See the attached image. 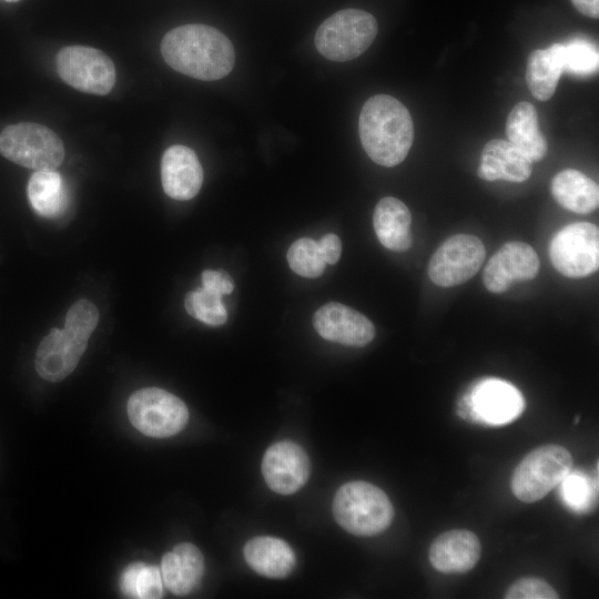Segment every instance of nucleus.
I'll return each instance as SVG.
<instances>
[{
  "instance_id": "7ed1b4c3",
  "label": "nucleus",
  "mask_w": 599,
  "mask_h": 599,
  "mask_svg": "<svg viewBox=\"0 0 599 599\" xmlns=\"http://www.w3.org/2000/svg\"><path fill=\"white\" fill-rule=\"evenodd\" d=\"M333 514L346 531L368 537L388 528L394 517V508L380 488L356 480L346 483L337 490Z\"/></svg>"
},
{
  "instance_id": "6e6552de",
  "label": "nucleus",
  "mask_w": 599,
  "mask_h": 599,
  "mask_svg": "<svg viewBox=\"0 0 599 599\" xmlns=\"http://www.w3.org/2000/svg\"><path fill=\"white\" fill-rule=\"evenodd\" d=\"M554 267L571 278L586 277L599 267V230L588 222H577L558 231L549 244Z\"/></svg>"
},
{
  "instance_id": "a878e982",
  "label": "nucleus",
  "mask_w": 599,
  "mask_h": 599,
  "mask_svg": "<svg viewBox=\"0 0 599 599\" xmlns=\"http://www.w3.org/2000/svg\"><path fill=\"white\" fill-rule=\"evenodd\" d=\"M120 589L125 597L155 599L163 595V580L158 567L133 562L121 573Z\"/></svg>"
},
{
  "instance_id": "7c9ffc66",
  "label": "nucleus",
  "mask_w": 599,
  "mask_h": 599,
  "mask_svg": "<svg viewBox=\"0 0 599 599\" xmlns=\"http://www.w3.org/2000/svg\"><path fill=\"white\" fill-rule=\"evenodd\" d=\"M556 590L539 578H522L512 583L505 593L507 599H557Z\"/></svg>"
},
{
  "instance_id": "412c9836",
  "label": "nucleus",
  "mask_w": 599,
  "mask_h": 599,
  "mask_svg": "<svg viewBox=\"0 0 599 599\" xmlns=\"http://www.w3.org/2000/svg\"><path fill=\"white\" fill-rule=\"evenodd\" d=\"M410 222L408 207L396 197H384L375 206V233L383 246L390 251L404 252L412 246Z\"/></svg>"
},
{
  "instance_id": "dca6fc26",
  "label": "nucleus",
  "mask_w": 599,
  "mask_h": 599,
  "mask_svg": "<svg viewBox=\"0 0 599 599\" xmlns=\"http://www.w3.org/2000/svg\"><path fill=\"white\" fill-rule=\"evenodd\" d=\"M161 180L166 195L174 200L193 199L203 182V170L195 152L185 145H172L161 160Z\"/></svg>"
},
{
  "instance_id": "39448f33",
  "label": "nucleus",
  "mask_w": 599,
  "mask_h": 599,
  "mask_svg": "<svg viewBox=\"0 0 599 599\" xmlns=\"http://www.w3.org/2000/svg\"><path fill=\"white\" fill-rule=\"evenodd\" d=\"M0 153L28 169L55 170L64 159V145L51 129L34 122H20L2 130Z\"/></svg>"
},
{
  "instance_id": "2f4dec72",
  "label": "nucleus",
  "mask_w": 599,
  "mask_h": 599,
  "mask_svg": "<svg viewBox=\"0 0 599 599\" xmlns=\"http://www.w3.org/2000/svg\"><path fill=\"white\" fill-rule=\"evenodd\" d=\"M561 483L564 499L570 507L582 509L589 505L592 498V488L585 476L580 474H568Z\"/></svg>"
},
{
  "instance_id": "bb28decb",
  "label": "nucleus",
  "mask_w": 599,
  "mask_h": 599,
  "mask_svg": "<svg viewBox=\"0 0 599 599\" xmlns=\"http://www.w3.org/2000/svg\"><path fill=\"white\" fill-rule=\"evenodd\" d=\"M184 307L189 315L211 326H220L227 319L222 296L203 286L186 294Z\"/></svg>"
},
{
  "instance_id": "f704fd0d",
  "label": "nucleus",
  "mask_w": 599,
  "mask_h": 599,
  "mask_svg": "<svg viewBox=\"0 0 599 599\" xmlns=\"http://www.w3.org/2000/svg\"><path fill=\"white\" fill-rule=\"evenodd\" d=\"M571 2L580 13L593 19L599 17V0H571Z\"/></svg>"
},
{
  "instance_id": "f8f14e48",
  "label": "nucleus",
  "mask_w": 599,
  "mask_h": 599,
  "mask_svg": "<svg viewBox=\"0 0 599 599\" xmlns=\"http://www.w3.org/2000/svg\"><path fill=\"white\" fill-rule=\"evenodd\" d=\"M463 402L459 407H466L470 414L493 425L514 420L525 407L520 392L508 382L497 378L478 383Z\"/></svg>"
},
{
  "instance_id": "c9c22d12",
  "label": "nucleus",
  "mask_w": 599,
  "mask_h": 599,
  "mask_svg": "<svg viewBox=\"0 0 599 599\" xmlns=\"http://www.w3.org/2000/svg\"><path fill=\"white\" fill-rule=\"evenodd\" d=\"M2 1H6V2H17L19 0H2Z\"/></svg>"
},
{
  "instance_id": "0eeeda50",
  "label": "nucleus",
  "mask_w": 599,
  "mask_h": 599,
  "mask_svg": "<svg viewBox=\"0 0 599 599\" xmlns=\"http://www.w3.org/2000/svg\"><path fill=\"white\" fill-rule=\"evenodd\" d=\"M128 415L140 433L154 438L176 435L189 420L184 402L158 387L134 392L128 400Z\"/></svg>"
},
{
  "instance_id": "2eb2a0df",
  "label": "nucleus",
  "mask_w": 599,
  "mask_h": 599,
  "mask_svg": "<svg viewBox=\"0 0 599 599\" xmlns=\"http://www.w3.org/2000/svg\"><path fill=\"white\" fill-rule=\"evenodd\" d=\"M87 345L88 339L67 328H52L37 349L34 361L37 373L48 382H61L75 369Z\"/></svg>"
},
{
  "instance_id": "f03ea898",
  "label": "nucleus",
  "mask_w": 599,
  "mask_h": 599,
  "mask_svg": "<svg viewBox=\"0 0 599 599\" xmlns=\"http://www.w3.org/2000/svg\"><path fill=\"white\" fill-rule=\"evenodd\" d=\"M358 130L367 155L383 166L404 161L414 140V124L406 106L387 94H376L363 105Z\"/></svg>"
},
{
  "instance_id": "4468645a",
  "label": "nucleus",
  "mask_w": 599,
  "mask_h": 599,
  "mask_svg": "<svg viewBox=\"0 0 599 599\" xmlns=\"http://www.w3.org/2000/svg\"><path fill=\"white\" fill-rule=\"evenodd\" d=\"M313 325L323 338L346 346H365L375 336V327L365 315L336 302L319 307L313 316Z\"/></svg>"
},
{
  "instance_id": "1a4fd4ad",
  "label": "nucleus",
  "mask_w": 599,
  "mask_h": 599,
  "mask_svg": "<svg viewBox=\"0 0 599 599\" xmlns=\"http://www.w3.org/2000/svg\"><path fill=\"white\" fill-rule=\"evenodd\" d=\"M59 77L70 87L85 93L105 95L115 83V67L101 50L71 45L57 54Z\"/></svg>"
},
{
  "instance_id": "20e7f679",
  "label": "nucleus",
  "mask_w": 599,
  "mask_h": 599,
  "mask_svg": "<svg viewBox=\"0 0 599 599\" xmlns=\"http://www.w3.org/2000/svg\"><path fill=\"white\" fill-rule=\"evenodd\" d=\"M378 31L376 19L359 9H345L327 18L315 33L318 52L332 61H349L373 43Z\"/></svg>"
},
{
  "instance_id": "aec40b11",
  "label": "nucleus",
  "mask_w": 599,
  "mask_h": 599,
  "mask_svg": "<svg viewBox=\"0 0 599 599\" xmlns=\"http://www.w3.org/2000/svg\"><path fill=\"white\" fill-rule=\"evenodd\" d=\"M244 558L255 572L268 578H285L296 565L295 554L287 542L271 536L248 540Z\"/></svg>"
},
{
  "instance_id": "393cba45",
  "label": "nucleus",
  "mask_w": 599,
  "mask_h": 599,
  "mask_svg": "<svg viewBox=\"0 0 599 599\" xmlns=\"http://www.w3.org/2000/svg\"><path fill=\"white\" fill-rule=\"evenodd\" d=\"M28 199L32 209L44 217L57 216L65 205V187L55 170L35 171L28 183Z\"/></svg>"
},
{
  "instance_id": "5701e85b",
  "label": "nucleus",
  "mask_w": 599,
  "mask_h": 599,
  "mask_svg": "<svg viewBox=\"0 0 599 599\" xmlns=\"http://www.w3.org/2000/svg\"><path fill=\"white\" fill-rule=\"evenodd\" d=\"M550 191L559 205L579 214L591 213L599 204L598 184L578 170L567 169L557 173Z\"/></svg>"
},
{
  "instance_id": "473e14b6",
  "label": "nucleus",
  "mask_w": 599,
  "mask_h": 599,
  "mask_svg": "<svg viewBox=\"0 0 599 599\" xmlns=\"http://www.w3.org/2000/svg\"><path fill=\"white\" fill-rule=\"evenodd\" d=\"M201 278L203 287L214 291L221 296L231 294L234 288L232 277L222 270H204Z\"/></svg>"
},
{
  "instance_id": "6ab92c4d",
  "label": "nucleus",
  "mask_w": 599,
  "mask_h": 599,
  "mask_svg": "<svg viewBox=\"0 0 599 599\" xmlns=\"http://www.w3.org/2000/svg\"><path fill=\"white\" fill-rule=\"evenodd\" d=\"M203 572V555L193 544H177L162 558V580L174 595L183 596L192 592L199 586Z\"/></svg>"
},
{
  "instance_id": "4be33fe9",
  "label": "nucleus",
  "mask_w": 599,
  "mask_h": 599,
  "mask_svg": "<svg viewBox=\"0 0 599 599\" xmlns=\"http://www.w3.org/2000/svg\"><path fill=\"white\" fill-rule=\"evenodd\" d=\"M508 141L517 146L531 162L545 158L548 144L539 130L535 106L526 101L518 102L506 122Z\"/></svg>"
},
{
  "instance_id": "9d476101",
  "label": "nucleus",
  "mask_w": 599,
  "mask_h": 599,
  "mask_svg": "<svg viewBox=\"0 0 599 599\" xmlns=\"http://www.w3.org/2000/svg\"><path fill=\"white\" fill-rule=\"evenodd\" d=\"M485 256V246L477 236L453 235L432 256L428 276L434 284L441 287L463 284L478 272Z\"/></svg>"
},
{
  "instance_id": "b1692460",
  "label": "nucleus",
  "mask_w": 599,
  "mask_h": 599,
  "mask_svg": "<svg viewBox=\"0 0 599 599\" xmlns=\"http://www.w3.org/2000/svg\"><path fill=\"white\" fill-rule=\"evenodd\" d=\"M564 72L562 43L530 52L527 61L526 81L531 94L540 101L549 100Z\"/></svg>"
},
{
  "instance_id": "9b49d317",
  "label": "nucleus",
  "mask_w": 599,
  "mask_h": 599,
  "mask_svg": "<svg viewBox=\"0 0 599 599\" xmlns=\"http://www.w3.org/2000/svg\"><path fill=\"white\" fill-rule=\"evenodd\" d=\"M539 257L529 244L518 241L508 242L490 257L485 266L484 285L491 293H504L515 282L535 278L539 272Z\"/></svg>"
},
{
  "instance_id": "c756f323",
  "label": "nucleus",
  "mask_w": 599,
  "mask_h": 599,
  "mask_svg": "<svg viewBox=\"0 0 599 599\" xmlns=\"http://www.w3.org/2000/svg\"><path fill=\"white\" fill-rule=\"evenodd\" d=\"M99 322L97 306L88 300L77 301L68 311L64 328L71 333L89 339Z\"/></svg>"
},
{
  "instance_id": "c85d7f7f",
  "label": "nucleus",
  "mask_w": 599,
  "mask_h": 599,
  "mask_svg": "<svg viewBox=\"0 0 599 599\" xmlns=\"http://www.w3.org/2000/svg\"><path fill=\"white\" fill-rule=\"evenodd\" d=\"M564 71L588 77L598 71L599 54L596 45L585 39H573L562 43Z\"/></svg>"
},
{
  "instance_id": "f3484780",
  "label": "nucleus",
  "mask_w": 599,
  "mask_h": 599,
  "mask_svg": "<svg viewBox=\"0 0 599 599\" xmlns=\"http://www.w3.org/2000/svg\"><path fill=\"white\" fill-rule=\"evenodd\" d=\"M478 537L466 529L443 532L429 547L432 566L443 573H465L471 570L480 558Z\"/></svg>"
},
{
  "instance_id": "ddd939ff",
  "label": "nucleus",
  "mask_w": 599,
  "mask_h": 599,
  "mask_svg": "<svg viewBox=\"0 0 599 599\" xmlns=\"http://www.w3.org/2000/svg\"><path fill=\"white\" fill-rule=\"evenodd\" d=\"M309 468L304 449L288 440L270 446L262 461L267 486L281 495H291L302 488L309 477Z\"/></svg>"
},
{
  "instance_id": "cd10ccee",
  "label": "nucleus",
  "mask_w": 599,
  "mask_h": 599,
  "mask_svg": "<svg viewBox=\"0 0 599 599\" xmlns=\"http://www.w3.org/2000/svg\"><path fill=\"white\" fill-rule=\"evenodd\" d=\"M287 262L296 274L308 278L321 276L326 266L318 243L308 237L298 238L290 246Z\"/></svg>"
},
{
  "instance_id": "423d86ee",
  "label": "nucleus",
  "mask_w": 599,
  "mask_h": 599,
  "mask_svg": "<svg viewBox=\"0 0 599 599\" xmlns=\"http://www.w3.org/2000/svg\"><path fill=\"white\" fill-rule=\"evenodd\" d=\"M572 468L570 453L548 444L530 451L515 468L511 490L524 502H535L561 484Z\"/></svg>"
},
{
  "instance_id": "72a5a7b5",
  "label": "nucleus",
  "mask_w": 599,
  "mask_h": 599,
  "mask_svg": "<svg viewBox=\"0 0 599 599\" xmlns=\"http://www.w3.org/2000/svg\"><path fill=\"white\" fill-rule=\"evenodd\" d=\"M321 254L326 264H335L342 253V243L337 235L326 234L318 242Z\"/></svg>"
},
{
  "instance_id": "f257e3e1",
  "label": "nucleus",
  "mask_w": 599,
  "mask_h": 599,
  "mask_svg": "<svg viewBox=\"0 0 599 599\" xmlns=\"http://www.w3.org/2000/svg\"><path fill=\"white\" fill-rule=\"evenodd\" d=\"M164 61L185 75L214 81L226 77L235 63L229 38L205 24H184L169 31L161 42Z\"/></svg>"
},
{
  "instance_id": "a211bd4d",
  "label": "nucleus",
  "mask_w": 599,
  "mask_h": 599,
  "mask_svg": "<svg viewBox=\"0 0 599 599\" xmlns=\"http://www.w3.org/2000/svg\"><path fill=\"white\" fill-rule=\"evenodd\" d=\"M532 162L508 140L494 139L481 151L478 176L486 181L524 182L531 174Z\"/></svg>"
}]
</instances>
